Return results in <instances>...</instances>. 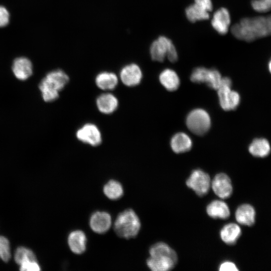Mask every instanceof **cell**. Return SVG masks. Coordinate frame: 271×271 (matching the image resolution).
Instances as JSON below:
<instances>
[{"label": "cell", "instance_id": "cell-1", "mask_svg": "<svg viewBox=\"0 0 271 271\" xmlns=\"http://www.w3.org/2000/svg\"><path fill=\"white\" fill-rule=\"evenodd\" d=\"M232 34L237 39L252 42L271 35V15L242 19L231 28Z\"/></svg>", "mask_w": 271, "mask_h": 271}, {"label": "cell", "instance_id": "cell-2", "mask_svg": "<svg viewBox=\"0 0 271 271\" xmlns=\"http://www.w3.org/2000/svg\"><path fill=\"white\" fill-rule=\"evenodd\" d=\"M150 256L147 260L148 266L153 271H167L172 269L177 262L176 252L163 242L153 245L149 250Z\"/></svg>", "mask_w": 271, "mask_h": 271}, {"label": "cell", "instance_id": "cell-3", "mask_svg": "<svg viewBox=\"0 0 271 271\" xmlns=\"http://www.w3.org/2000/svg\"><path fill=\"white\" fill-rule=\"evenodd\" d=\"M68 75L61 69H56L48 73L41 80L39 88L43 99L46 102L56 100L59 92L68 83Z\"/></svg>", "mask_w": 271, "mask_h": 271}, {"label": "cell", "instance_id": "cell-4", "mask_svg": "<svg viewBox=\"0 0 271 271\" xmlns=\"http://www.w3.org/2000/svg\"><path fill=\"white\" fill-rule=\"evenodd\" d=\"M141 225L140 219L135 212L132 209H127L117 215L113 228L118 236L130 239L138 235Z\"/></svg>", "mask_w": 271, "mask_h": 271}, {"label": "cell", "instance_id": "cell-5", "mask_svg": "<svg viewBox=\"0 0 271 271\" xmlns=\"http://www.w3.org/2000/svg\"><path fill=\"white\" fill-rule=\"evenodd\" d=\"M150 52L154 61L163 62L166 57L171 62H175L178 59L177 50L174 44L165 36L159 37L152 43Z\"/></svg>", "mask_w": 271, "mask_h": 271}, {"label": "cell", "instance_id": "cell-6", "mask_svg": "<svg viewBox=\"0 0 271 271\" xmlns=\"http://www.w3.org/2000/svg\"><path fill=\"white\" fill-rule=\"evenodd\" d=\"M186 124L193 133L201 136L209 129L210 117L206 110L201 108L195 109L188 114L186 118Z\"/></svg>", "mask_w": 271, "mask_h": 271}, {"label": "cell", "instance_id": "cell-7", "mask_svg": "<svg viewBox=\"0 0 271 271\" xmlns=\"http://www.w3.org/2000/svg\"><path fill=\"white\" fill-rule=\"evenodd\" d=\"M231 84L229 78L222 77L221 85L217 89L220 106L226 111L235 109L240 102L239 94L231 89Z\"/></svg>", "mask_w": 271, "mask_h": 271}, {"label": "cell", "instance_id": "cell-8", "mask_svg": "<svg viewBox=\"0 0 271 271\" xmlns=\"http://www.w3.org/2000/svg\"><path fill=\"white\" fill-rule=\"evenodd\" d=\"M211 183L209 175L200 169L193 171L186 181L187 186L200 196L208 193Z\"/></svg>", "mask_w": 271, "mask_h": 271}, {"label": "cell", "instance_id": "cell-9", "mask_svg": "<svg viewBox=\"0 0 271 271\" xmlns=\"http://www.w3.org/2000/svg\"><path fill=\"white\" fill-rule=\"evenodd\" d=\"M77 139L80 142L91 146L96 147L102 142L101 132L98 127L92 123H87L76 131Z\"/></svg>", "mask_w": 271, "mask_h": 271}, {"label": "cell", "instance_id": "cell-10", "mask_svg": "<svg viewBox=\"0 0 271 271\" xmlns=\"http://www.w3.org/2000/svg\"><path fill=\"white\" fill-rule=\"evenodd\" d=\"M214 193L221 199L229 197L232 193V185L229 177L224 173L217 174L211 183Z\"/></svg>", "mask_w": 271, "mask_h": 271}, {"label": "cell", "instance_id": "cell-11", "mask_svg": "<svg viewBox=\"0 0 271 271\" xmlns=\"http://www.w3.org/2000/svg\"><path fill=\"white\" fill-rule=\"evenodd\" d=\"M119 76L124 85L132 87L140 84L143 74L140 67L137 64L131 63L122 68Z\"/></svg>", "mask_w": 271, "mask_h": 271}, {"label": "cell", "instance_id": "cell-12", "mask_svg": "<svg viewBox=\"0 0 271 271\" xmlns=\"http://www.w3.org/2000/svg\"><path fill=\"white\" fill-rule=\"evenodd\" d=\"M112 223L110 214L105 211H96L93 213L89 220V225L95 232L102 234L107 231Z\"/></svg>", "mask_w": 271, "mask_h": 271}, {"label": "cell", "instance_id": "cell-13", "mask_svg": "<svg viewBox=\"0 0 271 271\" xmlns=\"http://www.w3.org/2000/svg\"><path fill=\"white\" fill-rule=\"evenodd\" d=\"M12 70L15 76L18 79L22 81L26 80L33 73L32 63L26 57H18L15 59L13 63Z\"/></svg>", "mask_w": 271, "mask_h": 271}, {"label": "cell", "instance_id": "cell-14", "mask_svg": "<svg viewBox=\"0 0 271 271\" xmlns=\"http://www.w3.org/2000/svg\"><path fill=\"white\" fill-rule=\"evenodd\" d=\"M230 24V14L226 8H220L214 13L211 25L219 34H225L228 32Z\"/></svg>", "mask_w": 271, "mask_h": 271}, {"label": "cell", "instance_id": "cell-15", "mask_svg": "<svg viewBox=\"0 0 271 271\" xmlns=\"http://www.w3.org/2000/svg\"><path fill=\"white\" fill-rule=\"evenodd\" d=\"M96 104L100 112L109 114L116 110L118 105V101L116 97L113 94L105 93L97 97Z\"/></svg>", "mask_w": 271, "mask_h": 271}, {"label": "cell", "instance_id": "cell-16", "mask_svg": "<svg viewBox=\"0 0 271 271\" xmlns=\"http://www.w3.org/2000/svg\"><path fill=\"white\" fill-rule=\"evenodd\" d=\"M87 238L83 231L76 230L68 235V244L70 250L75 254H80L86 250Z\"/></svg>", "mask_w": 271, "mask_h": 271}, {"label": "cell", "instance_id": "cell-17", "mask_svg": "<svg viewBox=\"0 0 271 271\" xmlns=\"http://www.w3.org/2000/svg\"><path fill=\"white\" fill-rule=\"evenodd\" d=\"M235 217L236 220L239 224L243 225L251 226L255 222V210L249 204H242L236 209Z\"/></svg>", "mask_w": 271, "mask_h": 271}, {"label": "cell", "instance_id": "cell-18", "mask_svg": "<svg viewBox=\"0 0 271 271\" xmlns=\"http://www.w3.org/2000/svg\"><path fill=\"white\" fill-rule=\"evenodd\" d=\"M208 215L213 218L225 219L230 216V210L224 201L216 200L210 202L207 206Z\"/></svg>", "mask_w": 271, "mask_h": 271}, {"label": "cell", "instance_id": "cell-19", "mask_svg": "<svg viewBox=\"0 0 271 271\" xmlns=\"http://www.w3.org/2000/svg\"><path fill=\"white\" fill-rule=\"evenodd\" d=\"M95 82L99 89L103 90H111L116 87L118 79L115 73L103 71L96 75Z\"/></svg>", "mask_w": 271, "mask_h": 271}, {"label": "cell", "instance_id": "cell-20", "mask_svg": "<svg viewBox=\"0 0 271 271\" xmlns=\"http://www.w3.org/2000/svg\"><path fill=\"white\" fill-rule=\"evenodd\" d=\"M171 147L176 153H182L189 151L192 148V142L186 133L178 132L176 133L171 140Z\"/></svg>", "mask_w": 271, "mask_h": 271}, {"label": "cell", "instance_id": "cell-21", "mask_svg": "<svg viewBox=\"0 0 271 271\" xmlns=\"http://www.w3.org/2000/svg\"><path fill=\"white\" fill-rule=\"evenodd\" d=\"M241 234V230L239 226L234 223L225 225L220 231L221 239L224 242L229 245L235 243Z\"/></svg>", "mask_w": 271, "mask_h": 271}, {"label": "cell", "instance_id": "cell-22", "mask_svg": "<svg viewBox=\"0 0 271 271\" xmlns=\"http://www.w3.org/2000/svg\"><path fill=\"white\" fill-rule=\"evenodd\" d=\"M161 83L168 91H175L180 85V79L176 72L173 70L166 69L160 74Z\"/></svg>", "mask_w": 271, "mask_h": 271}, {"label": "cell", "instance_id": "cell-23", "mask_svg": "<svg viewBox=\"0 0 271 271\" xmlns=\"http://www.w3.org/2000/svg\"><path fill=\"white\" fill-rule=\"evenodd\" d=\"M249 153L253 156L264 158L270 152V146L268 141L264 138H257L253 140L248 147Z\"/></svg>", "mask_w": 271, "mask_h": 271}, {"label": "cell", "instance_id": "cell-24", "mask_svg": "<svg viewBox=\"0 0 271 271\" xmlns=\"http://www.w3.org/2000/svg\"><path fill=\"white\" fill-rule=\"evenodd\" d=\"M103 191L105 196L111 200L119 199L123 194L121 184L114 180H109L104 186Z\"/></svg>", "mask_w": 271, "mask_h": 271}, {"label": "cell", "instance_id": "cell-25", "mask_svg": "<svg viewBox=\"0 0 271 271\" xmlns=\"http://www.w3.org/2000/svg\"><path fill=\"white\" fill-rule=\"evenodd\" d=\"M185 13L188 20L193 23L197 21L207 20L209 18V12L195 3L186 9Z\"/></svg>", "mask_w": 271, "mask_h": 271}, {"label": "cell", "instance_id": "cell-26", "mask_svg": "<svg viewBox=\"0 0 271 271\" xmlns=\"http://www.w3.org/2000/svg\"><path fill=\"white\" fill-rule=\"evenodd\" d=\"M14 259L19 265L31 261H36V256L30 249L24 246L18 247L14 254Z\"/></svg>", "mask_w": 271, "mask_h": 271}, {"label": "cell", "instance_id": "cell-27", "mask_svg": "<svg viewBox=\"0 0 271 271\" xmlns=\"http://www.w3.org/2000/svg\"><path fill=\"white\" fill-rule=\"evenodd\" d=\"M208 73L209 69L203 67H197L193 70L190 79L195 83H206Z\"/></svg>", "mask_w": 271, "mask_h": 271}, {"label": "cell", "instance_id": "cell-28", "mask_svg": "<svg viewBox=\"0 0 271 271\" xmlns=\"http://www.w3.org/2000/svg\"><path fill=\"white\" fill-rule=\"evenodd\" d=\"M222 78L220 73L217 70L209 69L208 77L206 83L209 87L217 90L221 85Z\"/></svg>", "mask_w": 271, "mask_h": 271}, {"label": "cell", "instance_id": "cell-29", "mask_svg": "<svg viewBox=\"0 0 271 271\" xmlns=\"http://www.w3.org/2000/svg\"><path fill=\"white\" fill-rule=\"evenodd\" d=\"M11 257L10 242L4 236L0 235V259L8 261Z\"/></svg>", "mask_w": 271, "mask_h": 271}, {"label": "cell", "instance_id": "cell-30", "mask_svg": "<svg viewBox=\"0 0 271 271\" xmlns=\"http://www.w3.org/2000/svg\"><path fill=\"white\" fill-rule=\"evenodd\" d=\"M251 5L253 10L259 13L271 10V0H252Z\"/></svg>", "mask_w": 271, "mask_h": 271}, {"label": "cell", "instance_id": "cell-31", "mask_svg": "<svg viewBox=\"0 0 271 271\" xmlns=\"http://www.w3.org/2000/svg\"><path fill=\"white\" fill-rule=\"evenodd\" d=\"M20 270L22 271H39L40 266L37 261H31L20 265Z\"/></svg>", "mask_w": 271, "mask_h": 271}, {"label": "cell", "instance_id": "cell-32", "mask_svg": "<svg viewBox=\"0 0 271 271\" xmlns=\"http://www.w3.org/2000/svg\"><path fill=\"white\" fill-rule=\"evenodd\" d=\"M10 14L4 7L0 6V28L6 26L9 23Z\"/></svg>", "mask_w": 271, "mask_h": 271}, {"label": "cell", "instance_id": "cell-33", "mask_svg": "<svg viewBox=\"0 0 271 271\" xmlns=\"http://www.w3.org/2000/svg\"><path fill=\"white\" fill-rule=\"evenodd\" d=\"M219 269L220 271H237L236 265L232 262L226 261L220 264Z\"/></svg>", "mask_w": 271, "mask_h": 271}, {"label": "cell", "instance_id": "cell-34", "mask_svg": "<svg viewBox=\"0 0 271 271\" xmlns=\"http://www.w3.org/2000/svg\"><path fill=\"white\" fill-rule=\"evenodd\" d=\"M195 4L205 11L209 12L212 11V4L211 0H194Z\"/></svg>", "mask_w": 271, "mask_h": 271}, {"label": "cell", "instance_id": "cell-35", "mask_svg": "<svg viewBox=\"0 0 271 271\" xmlns=\"http://www.w3.org/2000/svg\"><path fill=\"white\" fill-rule=\"evenodd\" d=\"M268 70L271 74V59H270L268 62Z\"/></svg>", "mask_w": 271, "mask_h": 271}]
</instances>
